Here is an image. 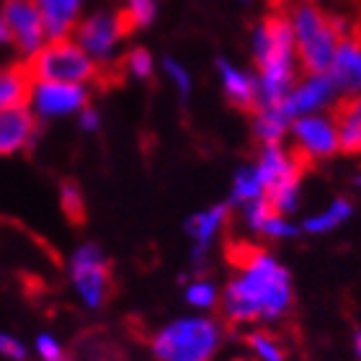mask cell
Returning a JSON list of instances; mask_svg holds the SVG:
<instances>
[{
  "label": "cell",
  "mask_w": 361,
  "mask_h": 361,
  "mask_svg": "<svg viewBox=\"0 0 361 361\" xmlns=\"http://www.w3.org/2000/svg\"><path fill=\"white\" fill-rule=\"evenodd\" d=\"M124 70L137 80H147L155 73V60H152V54L145 47H135V49H129L124 54Z\"/></svg>",
  "instance_id": "obj_25"
},
{
  "label": "cell",
  "mask_w": 361,
  "mask_h": 361,
  "mask_svg": "<svg viewBox=\"0 0 361 361\" xmlns=\"http://www.w3.org/2000/svg\"><path fill=\"white\" fill-rule=\"evenodd\" d=\"M227 214H230V209H227L225 204H214L209 209L196 212V214H191V217L186 219V233H188V238L194 240V253H191L194 264H202V258H204V253H207V248H209V243L214 240L219 230L225 227Z\"/></svg>",
  "instance_id": "obj_15"
},
{
  "label": "cell",
  "mask_w": 361,
  "mask_h": 361,
  "mask_svg": "<svg viewBox=\"0 0 361 361\" xmlns=\"http://www.w3.org/2000/svg\"><path fill=\"white\" fill-rule=\"evenodd\" d=\"M39 137V121L26 106L0 111V158L29 150Z\"/></svg>",
  "instance_id": "obj_12"
},
{
  "label": "cell",
  "mask_w": 361,
  "mask_h": 361,
  "mask_svg": "<svg viewBox=\"0 0 361 361\" xmlns=\"http://www.w3.org/2000/svg\"><path fill=\"white\" fill-rule=\"evenodd\" d=\"M233 264L238 276L227 284L222 307L233 323L250 320H274L281 317L292 305V281L289 271L276 264L266 250L253 245H235Z\"/></svg>",
  "instance_id": "obj_1"
},
{
  "label": "cell",
  "mask_w": 361,
  "mask_h": 361,
  "mask_svg": "<svg viewBox=\"0 0 361 361\" xmlns=\"http://www.w3.org/2000/svg\"><path fill=\"white\" fill-rule=\"evenodd\" d=\"M219 338V325L209 317H180L155 333L152 354L160 361H209Z\"/></svg>",
  "instance_id": "obj_4"
},
{
  "label": "cell",
  "mask_w": 361,
  "mask_h": 361,
  "mask_svg": "<svg viewBox=\"0 0 361 361\" xmlns=\"http://www.w3.org/2000/svg\"><path fill=\"white\" fill-rule=\"evenodd\" d=\"M333 93V80L328 78V73H320V75H310L305 83L292 85V90L286 93V98L279 104V109L284 111V116L289 121L297 119V116H310L315 114L317 109L331 104Z\"/></svg>",
  "instance_id": "obj_11"
},
{
  "label": "cell",
  "mask_w": 361,
  "mask_h": 361,
  "mask_svg": "<svg viewBox=\"0 0 361 361\" xmlns=\"http://www.w3.org/2000/svg\"><path fill=\"white\" fill-rule=\"evenodd\" d=\"M34 6L44 23L47 42L70 39L85 16V0H34Z\"/></svg>",
  "instance_id": "obj_14"
},
{
  "label": "cell",
  "mask_w": 361,
  "mask_h": 361,
  "mask_svg": "<svg viewBox=\"0 0 361 361\" xmlns=\"http://www.w3.org/2000/svg\"><path fill=\"white\" fill-rule=\"evenodd\" d=\"M26 70L31 80H54V83H73L85 88L104 75L96 68V62L73 39L47 42L31 60H26Z\"/></svg>",
  "instance_id": "obj_5"
},
{
  "label": "cell",
  "mask_w": 361,
  "mask_h": 361,
  "mask_svg": "<svg viewBox=\"0 0 361 361\" xmlns=\"http://www.w3.org/2000/svg\"><path fill=\"white\" fill-rule=\"evenodd\" d=\"M266 191L264 180L258 176L256 166H245L240 168L238 173H235V180H233V204H245L248 202H256L261 199Z\"/></svg>",
  "instance_id": "obj_22"
},
{
  "label": "cell",
  "mask_w": 361,
  "mask_h": 361,
  "mask_svg": "<svg viewBox=\"0 0 361 361\" xmlns=\"http://www.w3.org/2000/svg\"><path fill=\"white\" fill-rule=\"evenodd\" d=\"M70 281L88 310H98L111 292V266L96 243H83L70 256Z\"/></svg>",
  "instance_id": "obj_7"
},
{
  "label": "cell",
  "mask_w": 361,
  "mask_h": 361,
  "mask_svg": "<svg viewBox=\"0 0 361 361\" xmlns=\"http://www.w3.org/2000/svg\"><path fill=\"white\" fill-rule=\"evenodd\" d=\"M356 186H361V173H359V176H356Z\"/></svg>",
  "instance_id": "obj_36"
},
{
  "label": "cell",
  "mask_w": 361,
  "mask_h": 361,
  "mask_svg": "<svg viewBox=\"0 0 361 361\" xmlns=\"http://www.w3.org/2000/svg\"><path fill=\"white\" fill-rule=\"evenodd\" d=\"M253 129H256V137L264 145H279V140L289 129V119L279 106H261V109H256Z\"/></svg>",
  "instance_id": "obj_20"
},
{
  "label": "cell",
  "mask_w": 361,
  "mask_h": 361,
  "mask_svg": "<svg viewBox=\"0 0 361 361\" xmlns=\"http://www.w3.org/2000/svg\"><path fill=\"white\" fill-rule=\"evenodd\" d=\"M186 302L196 310H209L217 305V286L207 279H196L186 289Z\"/></svg>",
  "instance_id": "obj_26"
},
{
  "label": "cell",
  "mask_w": 361,
  "mask_h": 361,
  "mask_svg": "<svg viewBox=\"0 0 361 361\" xmlns=\"http://www.w3.org/2000/svg\"><path fill=\"white\" fill-rule=\"evenodd\" d=\"M0 11H3V18H6L11 47L21 57L31 60L47 44L44 23H42V16H39L34 0H3Z\"/></svg>",
  "instance_id": "obj_9"
},
{
  "label": "cell",
  "mask_w": 361,
  "mask_h": 361,
  "mask_svg": "<svg viewBox=\"0 0 361 361\" xmlns=\"http://www.w3.org/2000/svg\"><path fill=\"white\" fill-rule=\"evenodd\" d=\"M78 124H80L83 132H98V127H101V114L93 106H85L83 111L78 114Z\"/></svg>",
  "instance_id": "obj_33"
},
{
  "label": "cell",
  "mask_w": 361,
  "mask_h": 361,
  "mask_svg": "<svg viewBox=\"0 0 361 361\" xmlns=\"http://www.w3.org/2000/svg\"><path fill=\"white\" fill-rule=\"evenodd\" d=\"M31 75L26 65H11V68H0V111L16 109V106H26L29 96Z\"/></svg>",
  "instance_id": "obj_18"
},
{
  "label": "cell",
  "mask_w": 361,
  "mask_h": 361,
  "mask_svg": "<svg viewBox=\"0 0 361 361\" xmlns=\"http://www.w3.org/2000/svg\"><path fill=\"white\" fill-rule=\"evenodd\" d=\"M0 356H6L11 361H23L26 359V346L11 333H0Z\"/></svg>",
  "instance_id": "obj_31"
},
{
  "label": "cell",
  "mask_w": 361,
  "mask_h": 361,
  "mask_svg": "<svg viewBox=\"0 0 361 361\" xmlns=\"http://www.w3.org/2000/svg\"><path fill=\"white\" fill-rule=\"evenodd\" d=\"M261 235H266V238H292V235H297V227L289 225L281 214H271V217L266 219Z\"/></svg>",
  "instance_id": "obj_30"
},
{
  "label": "cell",
  "mask_w": 361,
  "mask_h": 361,
  "mask_svg": "<svg viewBox=\"0 0 361 361\" xmlns=\"http://www.w3.org/2000/svg\"><path fill=\"white\" fill-rule=\"evenodd\" d=\"M219 78H222V90H225L227 101L240 109V111H256L258 104V88L256 78H250L248 73H243L240 68H235L233 62L219 60L217 62Z\"/></svg>",
  "instance_id": "obj_16"
},
{
  "label": "cell",
  "mask_w": 361,
  "mask_h": 361,
  "mask_svg": "<svg viewBox=\"0 0 361 361\" xmlns=\"http://www.w3.org/2000/svg\"><path fill=\"white\" fill-rule=\"evenodd\" d=\"M90 106V90L85 85L54 83V80H31L26 109L37 121H54L62 116H78Z\"/></svg>",
  "instance_id": "obj_8"
},
{
  "label": "cell",
  "mask_w": 361,
  "mask_h": 361,
  "mask_svg": "<svg viewBox=\"0 0 361 361\" xmlns=\"http://www.w3.org/2000/svg\"><path fill=\"white\" fill-rule=\"evenodd\" d=\"M243 214H245V225H248L253 233H261L266 225V219H269L271 214H276V212L271 209V204L266 202V196H261V199H256V202L245 204Z\"/></svg>",
  "instance_id": "obj_29"
},
{
  "label": "cell",
  "mask_w": 361,
  "mask_h": 361,
  "mask_svg": "<svg viewBox=\"0 0 361 361\" xmlns=\"http://www.w3.org/2000/svg\"><path fill=\"white\" fill-rule=\"evenodd\" d=\"M0 47H11V37H8V29H6V18H3V11H0Z\"/></svg>",
  "instance_id": "obj_34"
},
{
  "label": "cell",
  "mask_w": 361,
  "mask_h": 361,
  "mask_svg": "<svg viewBox=\"0 0 361 361\" xmlns=\"http://www.w3.org/2000/svg\"><path fill=\"white\" fill-rule=\"evenodd\" d=\"M292 26L294 52L300 57L302 68L310 75L328 73L333 54L338 49V42L346 34V23L341 18H331L307 0H302L292 8V16L286 18Z\"/></svg>",
  "instance_id": "obj_3"
},
{
  "label": "cell",
  "mask_w": 361,
  "mask_h": 361,
  "mask_svg": "<svg viewBox=\"0 0 361 361\" xmlns=\"http://www.w3.org/2000/svg\"><path fill=\"white\" fill-rule=\"evenodd\" d=\"M127 34L129 31L124 26V18H121L119 11H106V8H101V11H93V13L83 16L70 39L104 73L111 65H116L121 42H124Z\"/></svg>",
  "instance_id": "obj_6"
},
{
  "label": "cell",
  "mask_w": 361,
  "mask_h": 361,
  "mask_svg": "<svg viewBox=\"0 0 361 361\" xmlns=\"http://www.w3.org/2000/svg\"><path fill=\"white\" fill-rule=\"evenodd\" d=\"M37 354L42 356L44 361H54V359H62V346L60 341L49 336V333H42L37 338Z\"/></svg>",
  "instance_id": "obj_32"
},
{
  "label": "cell",
  "mask_w": 361,
  "mask_h": 361,
  "mask_svg": "<svg viewBox=\"0 0 361 361\" xmlns=\"http://www.w3.org/2000/svg\"><path fill=\"white\" fill-rule=\"evenodd\" d=\"M253 54L258 65V104L279 106L294 85V37L286 16H269L256 29L253 37Z\"/></svg>",
  "instance_id": "obj_2"
},
{
  "label": "cell",
  "mask_w": 361,
  "mask_h": 361,
  "mask_svg": "<svg viewBox=\"0 0 361 361\" xmlns=\"http://www.w3.org/2000/svg\"><path fill=\"white\" fill-rule=\"evenodd\" d=\"M305 176V171H292V173L281 176L274 183H269L264 191L266 202L271 204V209L276 214H289L297 209V199H300V180Z\"/></svg>",
  "instance_id": "obj_19"
},
{
  "label": "cell",
  "mask_w": 361,
  "mask_h": 361,
  "mask_svg": "<svg viewBox=\"0 0 361 361\" xmlns=\"http://www.w3.org/2000/svg\"><path fill=\"white\" fill-rule=\"evenodd\" d=\"M328 78L333 80V88L343 90L348 96L361 93V37L359 34H343L338 42V49L333 54V62L328 68Z\"/></svg>",
  "instance_id": "obj_13"
},
{
  "label": "cell",
  "mask_w": 361,
  "mask_h": 361,
  "mask_svg": "<svg viewBox=\"0 0 361 361\" xmlns=\"http://www.w3.org/2000/svg\"><path fill=\"white\" fill-rule=\"evenodd\" d=\"M54 361H68V359H65V356H62V359H54Z\"/></svg>",
  "instance_id": "obj_37"
},
{
  "label": "cell",
  "mask_w": 361,
  "mask_h": 361,
  "mask_svg": "<svg viewBox=\"0 0 361 361\" xmlns=\"http://www.w3.org/2000/svg\"><path fill=\"white\" fill-rule=\"evenodd\" d=\"M119 13L127 31L147 29L158 16V0H124V8Z\"/></svg>",
  "instance_id": "obj_23"
},
{
  "label": "cell",
  "mask_w": 361,
  "mask_h": 361,
  "mask_svg": "<svg viewBox=\"0 0 361 361\" xmlns=\"http://www.w3.org/2000/svg\"><path fill=\"white\" fill-rule=\"evenodd\" d=\"M294 150L302 152L307 160L328 158L338 150V132L331 116L310 114V116H297L292 124Z\"/></svg>",
  "instance_id": "obj_10"
},
{
  "label": "cell",
  "mask_w": 361,
  "mask_h": 361,
  "mask_svg": "<svg viewBox=\"0 0 361 361\" xmlns=\"http://www.w3.org/2000/svg\"><path fill=\"white\" fill-rule=\"evenodd\" d=\"M348 217H351V204H348L346 199H336L328 209H323L320 214H315V217H310L307 222H305V230L312 235L331 233V230H336L338 225H343Z\"/></svg>",
  "instance_id": "obj_21"
},
{
  "label": "cell",
  "mask_w": 361,
  "mask_h": 361,
  "mask_svg": "<svg viewBox=\"0 0 361 361\" xmlns=\"http://www.w3.org/2000/svg\"><path fill=\"white\" fill-rule=\"evenodd\" d=\"M60 207H62V212L68 214V219H73V222H80V219L85 217V199L78 183H73V180H65V183H62Z\"/></svg>",
  "instance_id": "obj_24"
},
{
  "label": "cell",
  "mask_w": 361,
  "mask_h": 361,
  "mask_svg": "<svg viewBox=\"0 0 361 361\" xmlns=\"http://www.w3.org/2000/svg\"><path fill=\"white\" fill-rule=\"evenodd\" d=\"M248 346L261 361H284V348L279 346V341L269 333H250Z\"/></svg>",
  "instance_id": "obj_27"
},
{
  "label": "cell",
  "mask_w": 361,
  "mask_h": 361,
  "mask_svg": "<svg viewBox=\"0 0 361 361\" xmlns=\"http://www.w3.org/2000/svg\"><path fill=\"white\" fill-rule=\"evenodd\" d=\"M354 348H356V356L361 359V331H356V336H354Z\"/></svg>",
  "instance_id": "obj_35"
},
{
  "label": "cell",
  "mask_w": 361,
  "mask_h": 361,
  "mask_svg": "<svg viewBox=\"0 0 361 361\" xmlns=\"http://www.w3.org/2000/svg\"><path fill=\"white\" fill-rule=\"evenodd\" d=\"M163 73H166V78L173 83V88L178 90L180 98L191 96V73H188V70L183 68L178 60H173V57H166V60H163Z\"/></svg>",
  "instance_id": "obj_28"
},
{
  "label": "cell",
  "mask_w": 361,
  "mask_h": 361,
  "mask_svg": "<svg viewBox=\"0 0 361 361\" xmlns=\"http://www.w3.org/2000/svg\"><path fill=\"white\" fill-rule=\"evenodd\" d=\"M338 132V147L343 152H361V93L343 98L333 116Z\"/></svg>",
  "instance_id": "obj_17"
}]
</instances>
